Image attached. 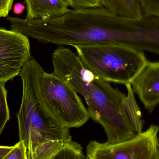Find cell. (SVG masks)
<instances>
[{
	"mask_svg": "<svg viewBox=\"0 0 159 159\" xmlns=\"http://www.w3.org/2000/svg\"><path fill=\"white\" fill-rule=\"evenodd\" d=\"M53 72L84 97L90 117L103 128L108 143H118L136 136L133 108L136 102L130 84L128 95L114 88L82 62L78 55L64 46L52 53Z\"/></svg>",
	"mask_w": 159,
	"mask_h": 159,
	"instance_id": "6da1fadb",
	"label": "cell"
},
{
	"mask_svg": "<svg viewBox=\"0 0 159 159\" xmlns=\"http://www.w3.org/2000/svg\"><path fill=\"white\" fill-rule=\"evenodd\" d=\"M44 72L41 65L30 57L19 74L23 92L17 118L19 141L25 143L28 159H50L65 142L72 140L70 128L59 123L44 101L41 89Z\"/></svg>",
	"mask_w": 159,
	"mask_h": 159,
	"instance_id": "7a4b0ae2",
	"label": "cell"
},
{
	"mask_svg": "<svg viewBox=\"0 0 159 159\" xmlns=\"http://www.w3.org/2000/svg\"><path fill=\"white\" fill-rule=\"evenodd\" d=\"M85 65L110 83L131 84L148 60L143 51L121 44L74 46Z\"/></svg>",
	"mask_w": 159,
	"mask_h": 159,
	"instance_id": "3957f363",
	"label": "cell"
},
{
	"mask_svg": "<svg viewBox=\"0 0 159 159\" xmlns=\"http://www.w3.org/2000/svg\"><path fill=\"white\" fill-rule=\"evenodd\" d=\"M41 89L47 107L62 126L80 128L90 118L77 92L54 72H44Z\"/></svg>",
	"mask_w": 159,
	"mask_h": 159,
	"instance_id": "277c9868",
	"label": "cell"
},
{
	"mask_svg": "<svg viewBox=\"0 0 159 159\" xmlns=\"http://www.w3.org/2000/svg\"><path fill=\"white\" fill-rule=\"evenodd\" d=\"M159 128L152 125L127 141L111 144L91 141L86 148L89 159H159Z\"/></svg>",
	"mask_w": 159,
	"mask_h": 159,
	"instance_id": "5b68a950",
	"label": "cell"
},
{
	"mask_svg": "<svg viewBox=\"0 0 159 159\" xmlns=\"http://www.w3.org/2000/svg\"><path fill=\"white\" fill-rule=\"evenodd\" d=\"M131 85L145 108L152 113L159 104V62L148 61Z\"/></svg>",
	"mask_w": 159,
	"mask_h": 159,
	"instance_id": "8992f818",
	"label": "cell"
},
{
	"mask_svg": "<svg viewBox=\"0 0 159 159\" xmlns=\"http://www.w3.org/2000/svg\"><path fill=\"white\" fill-rule=\"evenodd\" d=\"M30 57L28 37L12 30L0 28V62L21 68Z\"/></svg>",
	"mask_w": 159,
	"mask_h": 159,
	"instance_id": "52a82bcc",
	"label": "cell"
},
{
	"mask_svg": "<svg viewBox=\"0 0 159 159\" xmlns=\"http://www.w3.org/2000/svg\"><path fill=\"white\" fill-rule=\"evenodd\" d=\"M27 20H48L66 14L70 9L64 0H25Z\"/></svg>",
	"mask_w": 159,
	"mask_h": 159,
	"instance_id": "ba28073f",
	"label": "cell"
},
{
	"mask_svg": "<svg viewBox=\"0 0 159 159\" xmlns=\"http://www.w3.org/2000/svg\"><path fill=\"white\" fill-rule=\"evenodd\" d=\"M103 7L115 15L130 18L143 16L139 0H102Z\"/></svg>",
	"mask_w": 159,
	"mask_h": 159,
	"instance_id": "9c48e42d",
	"label": "cell"
},
{
	"mask_svg": "<svg viewBox=\"0 0 159 159\" xmlns=\"http://www.w3.org/2000/svg\"><path fill=\"white\" fill-rule=\"evenodd\" d=\"M84 159L88 158L84 155L81 146L70 140L65 142L60 150L50 159Z\"/></svg>",
	"mask_w": 159,
	"mask_h": 159,
	"instance_id": "30bf717a",
	"label": "cell"
},
{
	"mask_svg": "<svg viewBox=\"0 0 159 159\" xmlns=\"http://www.w3.org/2000/svg\"><path fill=\"white\" fill-rule=\"evenodd\" d=\"M4 84L0 83V134L10 119V113L7 101V91Z\"/></svg>",
	"mask_w": 159,
	"mask_h": 159,
	"instance_id": "8fae6325",
	"label": "cell"
},
{
	"mask_svg": "<svg viewBox=\"0 0 159 159\" xmlns=\"http://www.w3.org/2000/svg\"><path fill=\"white\" fill-rule=\"evenodd\" d=\"M21 69L0 62V83L5 84L19 75Z\"/></svg>",
	"mask_w": 159,
	"mask_h": 159,
	"instance_id": "7c38bea8",
	"label": "cell"
},
{
	"mask_svg": "<svg viewBox=\"0 0 159 159\" xmlns=\"http://www.w3.org/2000/svg\"><path fill=\"white\" fill-rule=\"evenodd\" d=\"M3 159H28L27 147L24 141H19L13 146Z\"/></svg>",
	"mask_w": 159,
	"mask_h": 159,
	"instance_id": "4fadbf2b",
	"label": "cell"
},
{
	"mask_svg": "<svg viewBox=\"0 0 159 159\" xmlns=\"http://www.w3.org/2000/svg\"><path fill=\"white\" fill-rule=\"evenodd\" d=\"M143 15L159 17V0H139Z\"/></svg>",
	"mask_w": 159,
	"mask_h": 159,
	"instance_id": "5bb4252c",
	"label": "cell"
},
{
	"mask_svg": "<svg viewBox=\"0 0 159 159\" xmlns=\"http://www.w3.org/2000/svg\"><path fill=\"white\" fill-rule=\"evenodd\" d=\"M73 9L102 7V0H64Z\"/></svg>",
	"mask_w": 159,
	"mask_h": 159,
	"instance_id": "9a60e30c",
	"label": "cell"
},
{
	"mask_svg": "<svg viewBox=\"0 0 159 159\" xmlns=\"http://www.w3.org/2000/svg\"><path fill=\"white\" fill-rule=\"evenodd\" d=\"M13 2L14 0H0V18L7 16Z\"/></svg>",
	"mask_w": 159,
	"mask_h": 159,
	"instance_id": "2e32d148",
	"label": "cell"
},
{
	"mask_svg": "<svg viewBox=\"0 0 159 159\" xmlns=\"http://www.w3.org/2000/svg\"><path fill=\"white\" fill-rule=\"evenodd\" d=\"M25 6L21 3H16L14 6L13 11L14 13L16 15L21 14L24 11Z\"/></svg>",
	"mask_w": 159,
	"mask_h": 159,
	"instance_id": "e0dca14e",
	"label": "cell"
},
{
	"mask_svg": "<svg viewBox=\"0 0 159 159\" xmlns=\"http://www.w3.org/2000/svg\"><path fill=\"white\" fill-rule=\"evenodd\" d=\"M13 148V147L1 146H0V159H3L4 157L9 153Z\"/></svg>",
	"mask_w": 159,
	"mask_h": 159,
	"instance_id": "ac0fdd59",
	"label": "cell"
}]
</instances>
